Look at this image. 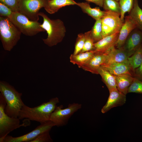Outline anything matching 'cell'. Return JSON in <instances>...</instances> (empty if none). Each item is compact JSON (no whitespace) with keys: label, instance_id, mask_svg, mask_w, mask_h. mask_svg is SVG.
Segmentation results:
<instances>
[{"label":"cell","instance_id":"1","mask_svg":"<svg viewBox=\"0 0 142 142\" xmlns=\"http://www.w3.org/2000/svg\"><path fill=\"white\" fill-rule=\"evenodd\" d=\"M59 102L58 98L55 97L34 107H30L24 104L19 112L18 118L20 120L26 118L40 123L50 121L52 113Z\"/></svg>","mask_w":142,"mask_h":142},{"label":"cell","instance_id":"2","mask_svg":"<svg viewBox=\"0 0 142 142\" xmlns=\"http://www.w3.org/2000/svg\"><path fill=\"white\" fill-rule=\"evenodd\" d=\"M40 16L43 22L40 27L47 32V37L43 39L45 44L50 47L56 45L61 42L65 37L66 32L63 22L59 19H52L43 12H39Z\"/></svg>","mask_w":142,"mask_h":142},{"label":"cell","instance_id":"3","mask_svg":"<svg viewBox=\"0 0 142 142\" xmlns=\"http://www.w3.org/2000/svg\"><path fill=\"white\" fill-rule=\"evenodd\" d=\"M0 92L6 103L5 113L11 117L18 118L24 104L21 99L22 93L18 92L8 83L2 80L0 81Z\"/></svg>","mask_w":142,"mask_h":142},{"label":"cell","instance_id":"4","mask_svg":"<svg viewBox=\"0 0 142 142\" xmlns=\"http://www.w3.org/2000/svg\"><path fill=\"white\" fill-rule=\"evenodd\" d=\"M21 33L8 17L0 16V38L4 49L11 51L19 40Z\"/></svg>","mask_w":142,"mask_h":142},{"label":"cell","instance_id":"5","mask_svg":"<svg viewBox=\"0 0 142 142\" xmlns=\"http://www.w3.org/2000/svg\"><path fill=\"white\" fill-rule=\"evenodd\" d=\"M8 18L21 33L26 36H32L45 31L40 27V23L30 20L18 11L13 12Z\"/></svg>","mask_w":142,"mask_h":142},{"label":"cell","instance_id":"6","mask_svg":"<svg viewBox=\"0 0 142 142\" xmlns=\"http://www.w3.org/2000/svg\"><path fill=\"white\" fill-rule=\"evenodd\" d=\"M6 105L5 99L0 93V140L14 130L27 125L24 123L20 124L19 118L11 117L7 115L4 111Z\"/></svg>","mask_w":142,"mask_h":142},{"label":"cell","instance_id":"7","mask_svg":"<svg viewBox=\"0 0 142 142\" xmlns=\"http://www.w3.org/2000/svg\"><path fill=\"white\" fill-rule=\"evenodd\" d=\"M82 107L81 104L76 103L69 104L68 107L64 109H63V105L57 106L52 113L50 121L58 127L65 126L72 116Z\"/></svg>","mask_w":142,"mask_h":142},{"label":"cell","instance_id":"8","mask_svg":"<svg viewBox=\"0 0 142 142\" xmlns=\"http://www.w3.org/2000/svg\"><path fill=\"white\" fill-rule=\"evenodd\" d=\"M101 18L103 38L119 32L123 23L119 14L105 11Z\"/></svg>","mask_w":142,"mask_h":142},{"label":"cell","instance_id":"9","mask_svg":"<svg viewBox=\"0 0 142 142\" xmlns=\"http://www.w3.org/2000/svg\"><path fill=\"white\" fill-rule=\"evenodd\" d=\"M47 0H20L18 11L32 21L39 20V11L46 6Z\"/></svg>","mask_w":142,"mask_h":142},{"label":"cell","instance_id":"10","mask_svg":"<svg viewBox=\"0 0 142 142\" xmlns=\"http://www.w3.org/2000/svg\"><path fill=\"white\" fill-rule=\"evenodd\" d=\"M40 124L35 129L27 134L17 137H13L8 135L0 140V142H30L41 134L45 131H50L52 128L55 126V124L50 121Z\"/></svg>","mask_w":142,"mask_h":142},{"label":"cell","instance_id":"11","mask_svg":"<svg viewBox=\"0 0 142 142\" xmlns=\"http://www.w3.org/2000/svg\"><path fill=\"white\" fill-rule=\"evenodd\" d=\"M142 44V31L136 28L128 36L122 47L127 53L129 57L133 54Z\"/></svg>","mask_w":142,"mask_h":142},{"label":"cell","instance_id":"12","mask_svg":"<svg viewBox=\"0 0 142 142\" xmlns=\"http://www.w3.org/2000/svg\"><path fill=\"white\" fill-rule=\"evenodd\" d=\"M109 91V95L107 101L101 109L103 113L107 112L113 108L123 105L126 101V95L117 89Z\"/></svg>","mask_w":142,"mask_h":142},{"label":"cell","instance_id":"13","mask_svg":"<svg viewBox=\"0 0 142 142\" xmlns=\"http://www.w3.org/2000/svg\"><path fill=\"white\" fill-rule=\"evenodd\" d=\"M124 22L120 29L115 46L117 48L122 47L130 33L137 28L134 21L128 15L125 17Z\"/></svg>","mask_w":142,"mask_h":142},{"label":"cell","instance_id":"14","mask_svg":"<svg viewBox=\"0 0 142 142\" xmlns=\"http://www.w3.org/2000/svg\"><path fill=\"white\" fill-rule=\"evenodd\" d=\"M106 57V53L95 52L93 56L81 68L92 73L98 74V69L104 63Z\"/></svg>","mask_w":142,"mask_h":142},{"label":"cell","instance_id":"15","mask_svg":"<svg viewBox=\"0 0 142 142\" xmlns=\"http://www.w3.org/2000/svg\"><path fill=\"white\" fill-rule=\"evenodd\" d=\"M106 53V59L103 64L124 62L128 60L129 57L127 53L123 47L117 48L115 45Z\"/></svg>","mask_w":142,"mask_h":142},{"label":"cell","instance_id":"16","mask_svg":"<svg viewBox=\"0 0 142 142\" xmlns=\"http://www.w3.org/2000/svg\"><path fill=\"white\" fill-rule=\"evenodd\" d=\"M101 67L115 75L123 74L132 75V72L134 73L128 60L121 63L104 64Z\"/></svg>","mask_w":142,"mask_h":142},{"label":"cell","instance_id":"17","mask_svg":"<svg viewBox=\"0 0 142 142\" xmlns=\"http://www.w3.org/2000/svg\"><path fill=\"white\" fill-rule=\"evenodd\" d=\"M119 33L106 36L95 43L94 50L97 52L105 53L112 46H115Z\"/></svg>","mask_w":142,"mask_h":142},{"label":"cell","instance_id":"18","mask_svg":"<svg viewBox=\"0 0 142 142\" xmlns=\"http://www.w3.org/2000/svg\"><path fill=\"white\" fill-rule=\"evenodd\" d=\"M77 3L74 0H50L48 1L44 8L47 12L53 14L60 8L65 6L77 5Z\"/></svg>","mask_w":142,"mask_h":142},{"label":"cell","instance_id":"19","mask_svg":"<svg viewBox=\"0 0 142 142\" xmlns=\"http://www.w3.org/2000/svg\"><path fill=\"white\" fill-rule=\"evenodd\" d=\"M114 76L117 89L126 95L128 93V88L132 83L134 78L132 75L128 74Z\"/></svg>","mask_w":142,"mask_h":142},{"label":"cell","instance_id":"20","mask_svg":"<svg viewBox=\"0 0 142 142\" xmlns=\"http://www.w3.org/2000/svg\"><path fill=\"white\" fill-rule=\"evenodd\" d=\"M89 3L88 2H78L77 5L80 8L83 13L96 20L101 19L105 14V11H102L99 7L92 8Z\"/></svg>","mask_w":142,"mask_h":142},{"label":"cell","instance_id":"21","mask_svg":"<svg viewBox=\"0 0 142 142\" xmlns=\"http://www.w3.org/2000/svg\"><path fill=\"white\" fill-rule=\"evenodd\" d=\"M95 51V50L79 53L76 55L71 54L69 59L70 62L77 65L81 68L93 56Z\"/></svg>","mask_w":142,"mask_h":142},{"label":"cell","instance_id":"22","mask_svg":"<svg viewBox=\"0 0 142 142\" xmlns=\"http://www.w3.org/2000/svg\"><path fill=\"white\" fill-rule=\"evenodd\" d=\"M98 74L101 77L103 82L109 91L117 89L115 79L113 75L101 67L98 69Z\"/></svg>","mask_w":142,"mask_h":142},{"label":"cell","instance_id":"23","mask_svg":"<svg viewBox=\"0 0 142 142\" xmlns=\"http://www.w3.org/2000/svg\"><path fill=\"white\" fill-rule=\"evenodd\" d=\"M129 16L135 23L137 28L142 31V9L140 7L138 0H135L133 7Z\"/></svg>","mask_w":142,"mask_h":142},{"label":"cell","instance_id":"24","mask_svg":"<svg viewBox=\"0 0 142 142\" xmlns=\"http://www.w3.org/2000/svg\"><path fill=\"white\" fill-rule=\"evenodd\" d=\"M128 60L134 74L135 69L140 66L142 61V44L128 58Z\"/></svg>","mask_w":142,"mask_h":142},{"label":"cell","instance_id":"25","mask_svg":"<svg viewBox=\"0 0 142 142\" xmlns=\"http://www.w3.org/2000/svg\"><path fill=\"white\" fill-rule=\"evenodd\" d=\"M102 28L101 19L96 20L90 30L91 35L95 43L99 41L103 38L102 35Z\"/></svg>","mask_w":142,"mask_h":142},{"label":"cell","instance_id":"26","mask_svg":"<svg viewBox=\"0 0 142 142\" xmlns=\"http://www.w3.org/2000/svg\"><path fill=\"white\" fill-rule=\"evenodd\" d=\"M135 0H119V2L121 9L120 17L124 22V16L126 12L129 13L132 8Z\"/></svg>","mask_w":142,"mask_h":142},{"label":"cell","instance_id":"27","mask_svg":"<svg viewBox=\"0 0 142 142\" xmlns=\"http://www.w3.org/2000/svg\"><path fill=\"white\" fill-rule=\"evenodd\" d=\"M105 11H108L120 14L121 9L119 2L115 0H104L103 7Z\"/></svg>","mask_w":142,"mask_h":142},{"label":"cell","instance_id":"28","mask_svg":"<svg viewBox=\"0 0 142 142\" xmlns=\"http://www.w3.org/2000/svg\"><path fill=\"white\" fill-rule=\"evenodd\" d=\"M84 34L85 36L84 45L80 53L94 49L95 43L91 37L90 31L86 32Z\"/></svg>","mask_w":142,"mask_h":142},{"label":"cell","instance_id":"29","mask_svg":"<svg viewBox=\"0 0 142 142\" xmlns=\"http://www.w3.org/2000/svg\"><path fill=\"white\" fill-rule=\"evenodd\" d=\"M85 40V36L84 33H80L78 35L73 54L76 55L80 53L84 47Z\"/></svg>","mask_w":142,"mask_h":142},{"label":"cell","instance_id":"30","mask_svg":"<svg viewBox=\"0 0 142 142\" xmlns=\"http://www.w3.org/2000/svg\"><path fill=\"white\" fill-rule=\"evenodd\" d=\"M142 93V81L134 78L128 90V93Z\"/></svg>","mask_w":142,"mask_h":142},{"label":"cell","instance_id":"31","mask_svg":"<svg viewBox=\"0 0 142 142\" xmlns=\"http://www.w3.org/2000/svg\"><path fill=\"white\" fill-rule=\"evenodd\" d=\"M50 131L43 133L30 142H52L53 140L49 134Z\"/></svg>","mask_w":142,"mask_h":142},{"label":"cell","instance_id":"32","mask_svg":"<svg viewBox=\"0 0 142 142\" xmlns=\"http://www.w3.org/2000/svg\"><path fill=\"white\" fill-rule=\"evenodd\" d=\"M20 0H0V2L9 8L13 12L18 11Z\"/></svg>","mask_w":142,"mask_h":142},{"label":"cell","instance_id":"33","mask_svg":"<svg viewBox=\"0 0 142 142\" xmlns=\"http://www.w3.org/2000/svg\"><path fill=\"white\" fill-rule=\"evenodd\" d=\"M13 12L4 4L0 2V16L8 18Z\"/></svg>","mask_w":142,"mask_h":142},{"label":"cell","instance_id":"34","mask_svg":"<svg viewBox=\"0 0 142 142\" xmlns=\"http://www.w3.org/2000/svg\"><path fill=\"white\" fill-rule=\"evenodd\" d=\"M134 75L135 78L142 81V61L140 66L135 69Z\"/></svg>","mask_w":142,"mask_h":142},{"label":"cell","instance_id":"35","mask_svg":"<svg viewBox=\"0 0 142 142\" xmlns=\"http://www.w3.org/2000/svg\"><path fill=\"white\" fill-rule=\"evenodd\" d=\"M104 0H86L87 2H92L99 6L103 7Z\"/></svg>","mask_w":142,"mask_h":142},{"label":"cell","instance_id":"36","mask_svg":"<svg viewBox=\"0 0 142 142\" xmlns=\"http://www.w3.org/2000/svg\"><path fill=\"white\" fill-rule=\"evenodd\" d=\"M116 0V1H117L119 2V0Z\"/></svg>","mask_w":142,"mask_h":142},{"label":"cell","instance_id":"37","mask_svg":"<svg viewBox=\"0 0 142 142\" xmlns=\"http://www.w3.org/2000/svg\"><path fill=\"white\" fill-rule=\"evenodd\" d=\"M48 1H49V0H47Z\"/></svg>","mask_w":142,"mask_h":142}]
</instances>
